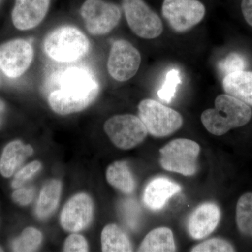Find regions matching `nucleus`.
<instances>
[{
    "label": "nucleus",
    "instance_id": "1",
    "mask_svg": "<svg viewBox=\"0 0 252 252\" xmlns=\"http://www.w3.org/2000/svg\"><path fill=\"white\" fill-rule=\"evenodd\" d=\"M99 86L94 73L83 66L64 68L54 73L46 84L51 109L61 115L80 112L94 102Z\"/></svg>",
    "mask_w": 252,
    "mask_h": 252
},
{
    "label": "nucleus",
    "instance_id": "2",
    "mask_svg": "<svg viewBox=\"0 0 252 252\" xmlns=\"http://www.w3.org/2000/svg\"><path fill=\"white\" fill-rule=\"evenodd\" d=\"M252 117L248 104L230 94H221L215 99V108L202 113L201 122L212 135L221 136L231 129L246 125Z\"/></svg>",
    "mask_w": 252,
    "mask_h": 252
},
{
    "label": "nucleus",
    "instance_id": "3",
    "mask_svg": "<svg viewBox=\"0 0 252 252\" xmlns=\"http://www.w3.org/2000/svg\"><path fill=\"white\" fill-rule=\"evenodd\" d=\"M44 50L58 62L72 63L84 57L90 48L89 39L82 32L71 26L57 28L46 36Z\"/></svg>",
    "mask_w": 252,
    "mask_h": 252
},
{
    "label": "nucleus",
    "instance_id": "4",
    "mask_svg": "<svg viewBox=\"0 0 252 252\" xmlns=\"http://www.w3.org/2000/svg\"><path fill=\"white\" fill-rule=\"evenodd\" d=\"M138 111L139 117L154 137H167L183 125V118L180 113L154 99L142 100L139 104Z\"/></svg>",
    "mask_w": 252,
    "mask_h": 252
},
{
    "label": "nucleus",
    "instance_id": "5",
    "mask_svg": "<svg viewBox=\"0 0 252 252\" xmlns=\"http://www.w3.org/2000/svg\"><path fill=\"white\" fill-rule=\"evenodd\" d=\"M160 165L167 171L192 176L197 171L200 147L188 139H176L160 149Z\"/></svg>",
    "mask_w": 252,
    "mask_h": 252
},
{
    "label": "nucleus",
    "instance_id": "6",
    "mask_svg": "<svg viewBox=\"0 0 252 252\" xmlns=\"http://www.w3.org/2000/svg\"><path fill=\"white\" fill-rule=\"evenodd\" d=\"M104 129L112 143L124 150L137 147L148 133L140 118L132 114L114 116L105 122Z\"/></svg>",
    "mask_w": 252,
    "mask_h": 252
},
{
    "label": "nucleus",
    "instance_id": "7",
    "mask_svg": "<svg viewBox=\"0 0 252 252\" xmlns=\"http://www.w3.org/2000/svg\"><path fill=\"white\" fill-rule=\"evenodd\" d=\"M123 6L127 24L136 35L153 39L162 34L161 19L143 0H124Z\"/></svg>",
    "mask_w": 252,
    "mask_h": 252
},
{
    "label": "nucleus",
    "instance_id": "8",
    "mask_svg": "<svg viewBox=\"0 0 252 252\" xmlns=\"http://www.w3.org/2000/svg\"><path fill=\"white\" fill-rule=\"evenodd\" d=\"M162 14L174 31L184 32L203 19L205 7L198 0H164Z\"/></svg>",
    "mask_w": 252,
    "mask_h": 252
},
{
    "label": "nucleus",
    "instance_id": "9",
    "mask_svg": "<svg viewBox=\"0 0 252 252\" xmlns=\"http://www.w3.org/2000/svg\"><path fill=\"white\" fill-rule=\"evenodd\" d=\"M81 15L88 31L94 35H102L112 31L122 16L117 5L102 0L86 1L81 7Z\"/></svg>",
    "mask_w": 252,
    "mask_h": 252
},
{
    "label": "nucleus",
    "instance_id": "10",
    "mask_svg": "<svg viewBox=\"0 0 252 252\" xmlns=\"http://www.w3.org/2000/svg\"><path fill=\"white\" fill-rule=\"evenodd\" d=\"M141 55L135 46L126 40L116 41L111 48L107 68L115 80L126 81L137 74Z\"/></svg>",
    "mask_w": 252,
    "mask_h": 252
},
{
    "label": "nucleus",
    "instance_id": "11",
    "mask_svg": "<svg viewBox=\"0 0 252 252\" xmlns=\"http://www.w3.org/2000/svg\"><path fill=\"white\" fill-rule=\"evenodd\" d=\"M32 59V47L24 39H16L0 46V69L7 77L22 75L31 65Z\"/></svg>",
    "mask_w": 252,
    "mask_h": 252
},
{
    "label": "nucleus",
    "instance_id": "12",
    "mask_svg": "<svg viewBox=\"0 0 252 252\" xmlns=\"http://www.w3.org/2000/svg\"><path fill=\"white\" fill-rule=\"evenodd\" d=\"M94 215V203L88 194L74 195L63 207L61 224L67 231L77 233L90 224Z\"/></svg>",
    "mask_w": 252,
    "mask_h": 252
},
{
    "label": "nucleus",
    "instance_id": "13",
    "mask_svg": "<svg viewBox=\"0 0 252 252\" xmlns=\"http://www.w3.org/2000/svg\"><path fill=\"white\" fill-rule=\"evenodd\" d=\"M220 212L216 204L205 203L197 207L189 217V235L194 240L207 238L220 223Z\"/></svg>",
    "mask_w": 252,
    "mask_h": 252
},
{
    "label": "nucleus",
    "instance_id": "14",
    "mask_svg": "<svg viewBox=\"0 0 252 252\" xmlns=\"http://www.w3.org/2000/svg\"><path fill=\"white\" fill-rule=\"evenodd\" d=\"M50 0H16L12 20L21 31L35 28L45 17Z\"/></svg>",
    "mask_w": 252,
    "mask_h": 252
},
{
    "label": "nucleus",
    "instance_id": "15",
    "mask_svg": "<svg viewBox=\"0 0 252 252\" xmlns=\"http://www.w3.org/2000/svg\"><path fill=\"white\" fill-rule=\"evenodd\" d=\"M181 190L180 186L175 182L165 177H157L151 181L146 187L144 203L149 210L158 211L163 208L167 200Z\"/></svg>",
    "mask_w": 252,
    "mask_h": 252
},
{
    "label": "nucleus",
    "instance_id": "16",
    "mask_svg": "<svg viewBox=\"0 0 252 252\" xmlns=\"http://www.w3.org/2000/svg\"><path fill=\"white\" fill-rule=\"evenodd\" d=\"M31 145H25L21 141H14L6 145L1 160H0V172L4 177L13 175L18 167L23 163L25 159L33 154Z\"/></svg>",
    "mask_w": 252,
    "mask_h": 252
},
{
    "label": "nucleus",
    "instance_id": "17",
    "mask_svg": "<svg viewBox=\"0 0 252 252\" xmlns=\"http://www.w3.org/2000/svg\"><path fill=\"white\" fill-rule=\"evenodd\" d=\"M223 88L227 94L252 106V72L240 71L225 76Z\"/></svg>",
    "mask_w": 252,
    "mask_h": 252
},
{
    "label": "nucleus",
    "instance_id": "18",
    "mask_svg": "<svg viewBox=\"0 0 252 252\" xmlns=\"http://www.w3.org/2000/svg\"><path fill=\"white\" fill-rule=\"evenodd\" d=\"M175 251L173 233L170 228L166 227H160L149 232L138 249V252H144Z\"/></svg>",
    "mask_w": 252,
    "mask_h": 252
},
{
    "label": "nucleus",
    "instance_id": "19",
    "mask_svg": "<svg viewBox=\"0 0 252 252\" xmlns=\"http://www.w3.org/2000/svg\"><path fill=\"white\" fill-rule=\"evenodd\" d=\"M106 178L109 185L122 193L130 194L135 190V179L125 161H115L109 165Z\"/></svg>",
    "mask_w": 252,
    "mask_h": 252
},
{
    "label": "nucleus",
    "instance_id": "20",
    "mask_svg": "<svg viewBox=\"0 0 252 252\" xmlns=\"http://www.w3.org/2000/svg\"><path fill=\"white\" fill-rule=\"evenodd\" d=\"M62 185L57 180H51L43 187L36 207V213L40 219H46L53 213L59 205Z\"/></svg>",
    "mask_w": 252,
    "mask_h": 252
},
{
    "label": "nucleus",
    "instance_id": "21",
    "mask_svg": "<svg viewBox=\"0 0 252 252\" xmlns=\"http://www.w3.org/2000/svg\"><path fill=\"white\" fill-rule=\"evenodd\" d=\"M101 244L104 252H132L130 240L117 225L109 224L104 227L101 234Z\"/></svg>",
    "mask_w": 252,
    "mask_h": 252
},
{
    "label": "nucleus",
    "instance_id": "22",
    "mask_svg": "<svg viewBox=\"0 0 252 252\" xmlns=\"http://www.w3.org/2000/svg\"><path fill=\"white\" fill-rule=\"evenodd\" d=\"M236 223L242 234L252 238V193H245L239 199Z\"/></svg>",
    "mask_w": 252,
    "mask_h": 252
},
{
    "label": "nucleus",
    "instance_id": "23",
    "mask_svg": "<svg viewBox=\"0 0 252 252\" xmlns=\"http://www.w3.org/2000/svg\"><path fill=\"white\" fill-rule=\"evenodd\" d=\"M42 241V235L39 230L32 227L26 228L21 236L12 244L14 252H29L35 251Z\"/></svg>",
    "mask_w": 252,
    "mask_h": 252
},
{
    "label": "nucleus",
    "instance_id": "24",
    "mask_svg": "<svg viewBox=\"0 0 252 252\" xmlns=\"http://www.w3.org/2000/svg\"><path fill=\"white\" fill-rule=\"evenodd\" d=\"M180 73L178 69H172L167 72L161 89L158 91L159 98L166 103H170L175 97L177 87L181 84Z\"/></svg>",
    "mask_w": 252,
    "mask_h": 252
},
{
    "label": "nucleus",
    "instance_id": "25",
    "mask_svg": "<svg viewBox=\"0 0 252 252\" xmlns=\"http://www.w3.org/2000/svg\"><path fill=\"white\" fill-rule=\"evenodd\" d=\"M246 67L247 60L243 55L235 52L230 53L218 63L219 70L225 76L244 71Z\"/></svg>",
    "mask_w": 252,
    "mask_h": 252
},
{
    "label": "nucleus",
    "instance_id": "26",
    "mask_svg": "<svg viewBox=\"0 0 252 252\" xmlns=\"http://www.w3.org/2000/svg\"><path fill=\"white\" fill-rule=\"evenodd\" d=\"M192 252H235L233 245L226 240L212 238L199 244L190 250Z\"/></svg>",
    "mask_w": 252,
    "mask_h": 252
},
{
    "label": "nucleus",
    "instance_id": "27",
    "mask_svg": "<svg viewBox=\"0 0 252 252\" xmlns=\"http://www.w3.org/2000/svg\"><path fill=\"white\" fill-rule=\"evenodd\" d=\"M41 168V163L38 160L28 164L16 174L13 180L12 187L14 188H19L35 175L36 172H39Z\"/></svg>",
    "mask_w": 252,
    "mask_h": 252
},
{
    "label": "nucleus",
    "instance_id": "28",
    "mask_svg": "<svg viewBox=\"0 0 252 252\" xmlns=\"http://www.w3.org/2000/svg\"><path fill=\"white\" fill-rule=\"evenodd\" d=\"M64 252H85L89 251V245L86 239L79 234H72L68 236L64 242Z\"/></svg>",
    "mask_w": 252,
    "mask_h": 252
},
{
    "label": "nucleus",
    "instance_id": "29",
    "mask_svg": "<svg viewBox=\"0 0 252 252\" xmlns=\"http://www.w3.org/2000/svg\"><path fill=\"white\" fill-rule=\"evenodd\" d=\"M34 195V189L33 187L22 188L15 190L12 198L18 205L26 206L29 205L33 200Z\"/></svg>",
    "mask_w": 252,
    "mask_h": 252
},
{
    "label": "nucleus",
    "instance_id": "30",
    "mask_svg": "<svg viewBox=\"0 0 252 252\" xmlns=\"http://www.w3.org/2000/svg\"><path fill=\"white\" fill-rule=\"evenodd\" d=\"M241 10L245 21L252 27V0H243Z\"/></svg>",
    "mask_w": 252,
    "mask_h": 252
},
{
    "label": "nucleus",
    "instance_id": "31",
    "mask_svg": "<svg viewBox=\"0 0 252 252\" xmlns=\"http://www.w3.org/2000/svg\"><path fill=\"white\" fill-rule=\"evenodd\" d=\"M5 112V105L4 102L0 99V126L2 123L3 117Z\"/></svg>",
    "mask_w": 252,
    "mask_h": 252
},
{
    "label": "nucleus",
    "instance_id": "32",
    "mask_svg": "<svg viewBox=\"0 0 252 252\" xmlns=\"http://www.w3.org/2000/svg\"><path fill=\"white\" fill-rule=\"evenodd\" d=\"M0 252H3L2 248H1V247H0Z\"/></svg>",
    "mask_w": 252,
    "mask_h": 252
},
{
    "label": "nucleus",
    "instance_id": "33",
    "mask_svg": "<svg viewBox=\"0 0 252 252\" xmlns=\"http://www.w3.org/2000/svg\"><path fill=\"white\" fill-rule=\"evenodd\" d=\"M0 1H1V0H0Z\"/></svg>",
    "mask_w": 252,
    "mask_h": 252
}]
</instances>
